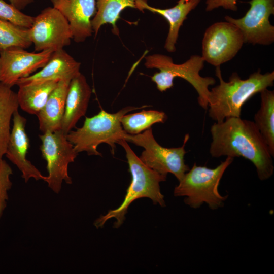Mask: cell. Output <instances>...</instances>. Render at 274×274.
Returning a JSON list of instances; mask_svg holds the SVG:
<instances>
[{
  "mask_svg": "<svg viewBox=\"0 0 274 274\" xmlns=\"http://www.w3.org/2000/svg\"><path fill=\"white\" fill-rule=\"evenodd\" d=\"M26 122V119L19 114L18 110L14 112L5 155L21 172L25 182L27 183L31 178L44 181L45 176L26 158L30 147V141L25 129Z\"/></svg>",
  "mask_w": 274,
  "mask_h": 274,
  "instance_id": "obj_13",
  "label": "cell"
},
{
  "mask_svg": "<svg viewBox=\"0 0 274 274\" xmlns=\"http://www.w3.org/2000/svg\"><path fill=\"white\" fill-rule=\"evenodd\" d=\"M189 139L186 134L181 147H163L156 141L150 127L138 134H127L126 141L144 149L139 158L146 165L163 175L172 174L179 181L190 169L184 160L185 146Z\"/></svg>",
  "mask_w": 274,
  "mask_h": 274,
  "instance_id": "obj_7",
  "label": "cell"
},
{
  "mask_svg": "<svg viewBox=\"0 0 274 274\" xmlns=\"http://www.w3.org/2000/svg\"><path fill=\"white\" fill-rule=\"evenodd\" d=\"M58 81L19 86L17 93L19 107L29 114L37 115L44 106Z\"/></svg>",
  "mask_w": 274,
  "mask_h": 274,
  "instance_id": "obj_19",
  "label": "cell"
},
{
  "mask_svg": "<svg viewBox=\"0 0 274 274\" xmlns=\"http://www.w3.org/2000/svg\"><path fill=\"white\" fill-rule=\"evenodd\" d=\"M118 144L125 151L131 181L121 204L115 209L109 211L95 221L94 225L97 228L102 227L108 220L113 218L116 219L114 227H119L125 219V216L130 204L140 198H149L154 204H158L162 207L165 206L164 196L160 191V183L165 181L167 176L146 165L126 141L121 140Z\"/></svg>",
  "mask_w": 274,
  "mask_h": 274,
  "instance_id": "obj_3",
  "label": "cell"
},
{
  "mask_svg": "<svg viewBox=\"0 0 274 274\" xmlns=\"http://www.w3.org/2000/svg\"><path fill=\"white\" fill-rule=\"evenodd\" d=\"M19 107L17 93L0 83V159L5 155L11 131V118Z\"/></svg>",
  "mask_w": 274,
  "mask_h": 274,
  "instance_id": "obj_22",
  "label": "cell"
},
{
  "mask_svg": "<svg viewBox=\"0 0 274 274\" xmlns=\"http://www.w3.org/2000/svg\"><path fill=\"white\" fill-rule=\"evenodd\" d=\"M204 60L201 56L192 55L182 64L174 63L173 59L168 56L154 54L145 57V65L148 68H157L159 72L152 77L157 88L164 92L174 85V80L176 77L181 78L189 83L198 94L199 105L204 110L208 109V101L210 94L209 87L216 83L211 77H203L199 74L204 67Z\"/></svg>",
  "mask_w": 274,
  "mask_h": 274,
  "instance_id": "obj_5",
  "label": "cell"
},
{
  "mask_svg": "<svg viewBox=\"0 0 274 274\" xmlns=\"http://www.w3.org/2000/svg\"><path fill=\"white\" fill-rule=\"evenodd\" d=\"M201 0H179L177 4L168 9H160L149 6L146 1L136 0V9L141 11L148 10L163 16L168 22L169 28L164 48L169 52L176 51L175 45L179 32L188 14L194 9Z\"/></svg>",
  "mask_w": 274,
  "mask_h": 274,
  "instance_id": "obj_17",
  "label": "cell"
},
{
  "mask_svg": "<svg viewBox=\"0 0 274 274\" xmlns=\"http://www.w3.org/2000/svg\"><path fill=\"white\" fill-rule=\"evenodd\" d=\"M237 0H207L206 10L211 11L219 7L235 11L237 10Z\"/></svg>",
  "mask_w": 274,
  "mask_h": 274,
  "instance_id": "obj_27",
  "label": "cell"
},
{
  "mask_svg": "<svg viewBox=\"0 0 274 274\" xmlns=\"http://www.w3.org/2000/svg\"><path fill=\"white\" fill-rule=\"evenodd\" d=\"M12 174V169L9 164L3 158L0 159V219L7 207L8 191L12 186L10 179Z\"/></svg>",
  "mask_w": 274,
  "mask_h": 274,
  "instance_id": "obj_26",
  "label": "cell"
},
{
  "mask_svg": "<svg viewBox=\"0 0 274 274\" xmlns=\"http://www.w3.org/2000/svg\"><path fill=\"white\" fill-rule=\"evenodd\" d=\"M167 118L166 114L157 110H142L141 112L125 114L121 119L124 130L129 134L140 133L157 123H164Z\"/></svg>",
  "mask_w": 274,
  "mask_h": 274,
  "instance_id": "obj_23",
  "label": "cell"
},
{
  "mask_svg": "<svg viewBox=\"0 0 274 274\" xmlns=\"http://www.w3.org/2000/svg\"><path fill=\"white\" fill-rule=\"evenodd\" d=\"M244 44L243 35L234 24H213L206 30L202 42V57L217 67L232 59Z\"/></svg>",
  "mask_w": 274,
  "mask_h": 274,
  "instance_id": "obj_10",
  "label": "cell"
},
{
  "mask_svg": "<svg viewBox=\"0 0 274 274\" xmlns=\"http://www.w3.org/2000/svg\"><path fill=\"white\" fill-rule=\"evenodd\" d=\"M220 66L215 70L219 84L210 91L208 101L209 116L215 122H222L229 117H241L242 107L246 101L273 85V71L263 74L259 70L244 80L233 72L229 81L226 82Z\"/></svg>",
  "mask_w": 274,
  "mask_h": 274,
  "instance_id": "obj_2",
  "label": "cell"
},
{
  "mask_svg": "<svg viewBox=\"0 0 274 274\" xmlns=\"http://www.w3.org/2000/svg\"><path fill=\"white\" fill-rule=\"evenodd\" d=\"M233 160L227 157L214 168L198 166L194 163L175 187L174 196L185 197V203L193 209L204 203L212 210L223 207L228 196L221 195L218 187L224 173Z\"/></svg>",
  "mask_w": 274,
  "mask_h": 274,
  "instance_id": "obj_6",
  "label": "cell"
},
{
  "mask_svg": "<svg viewBox=\"0 0 274 274\" xmlns=\"http://www.w3.org/2000/svg\"><path fill=\"white\" fill-rule=\"evenodd\" d=\"M147 107L149 106H128L115 113L101 109L91 117H86L83 126L76 130H71L66 134V138L78 153L85 151L89 155L101 156L97 147L101 143H106L110 145L114 154L115 144L121 140L126 141L127 135L121 123L122 117L129 112Z\"/></svg>",
  "mask_w": 274,
  "mask_h": 274,
  "instance_id": "obj_4",
  "label": "cell"
},
{
  "mask_svg": "<svg viewBox=\"0 0 274 274\" xmlns=\"http://www.w3.org/2000/svg\"><path fill=\"white\" fill-rule=\"evenodd\" d=\"M52 7L67 20L73 39L84 42L92 35V17L96 12V0H50Z\"/></svg>",
  "mask_w": 274,
  "mask_h": 274,
  "instance_id": "obj_14",
  "label": "cell"
},
{
  "mask_svg": "<svg viewBox=\"0 0 274 274\" xmlns=\"http://www.w3.org/2000/svg\"><path fill=\"white\" fill-rule=\"evenodd\" d=\"M147 1V0H145ZM136 0H96V12L91 20V26L95 36L104 24L109 23L113 32L118 35L116 22L121 12L127 7L136 9Z\"/></svg>",
  "mask_w": 274,
  "mask_h": 274,
  "instance_id": "obj_21",
  "label": "cell"
},
{
  "mask_svg": "<svg viewBox=\"0 0 274 274\" xmlns=\"http://www.w3.org/2000/svg\"><path fill=\"white\" fill-rule=\"evenodd\" d=\"M51 50L29 52L20 47L0 51V83L12 87L21 78L42 68L52 53Z\"/></svg>",
  "mask_w": 274,
  "mask_h": 274,
  "instance_id": "obj_12",
  "label": "cell"
},
{
  "mask_svg": "<svg viewBox=\"0 0 274 274\" xmlns=\"http://www.w3.org/2000/svg\"><path fill=\"white\" fill-rule=\"evenodd\" d=\"M12 4L17 9L21 11L28 5L33 2L34 0H9Z\"/></svg>",
  "mask_w": 274,
  "mask_h": 274,
  "instance_id": "obj_28",
  "label": "cell"
},
{
  "mask_svg": "<svg viewBox=\"0 0 274 274\" xmlns=\"http://www.w3.org/2000/svg\"><path fill=\"white\" fill-rule=\"evenodd\" d=\"M91 93L92 90L85 77L81 73L71 81L61 129L66 135L85 116Z\"/></svg>",
  "mask_w": 274,
  "mask_h": 274,
  "instance_id": "obj_16",
  "label": "cell"
},
{
  "mask_svg": "<svg viewBox=\"0 0 274 274\" xmlns=\"http://www.w3.org/2000/svg\"><path fill=\"white\" fill-rule=\"evenodd\" d=\"M250 7L242 18L226 16V21L235 25L241 30L244 43L269 45L274 42V26L269 17L274 14V0H251Z\"/></svg>",
  "mask_w": 274,
  "mask_h": 274,
  "instance_id": "obj_11",
  "label": "cell"
},
{
  "mask_svg": "<svg viewBox=\"0 0 274 274\" xmlns=\"http://www.w3.org/2000/svg\"><path fill=\"white\" fill-rule=\"evenodd\" d=\"M81 63L76 61L64 49L54 51L46 64L39 72L21 78L18 86L49 81L72 79L80 73Z\"/></svg>",
  "mask_w": 274,
  "mask_h": 274,
  "instance_id": "obj_15",
  "label": "cell"
},
{
  "mask_svg": "<svg viewBox=\"0 0 274 274\" xmlns=\"http://www.w3.org/2000/svg\"><path fill=\"white\" fill-rule=\"evenodd\" d=\"M71 81L61 80L58 81L44 106L37 115L39 129L42 133L61 129L66 98Z\"/></svg>",
  "mask_w": 274,
  "mask_h": 274,
  "instance_id": "obj_18",
  "label": "cell"
},
{
  "mask_svg": "<svg viewBox=\"0 0 274 274\" xmlns=\"http://www.w3.org/2000/svg\"><path fill=\"white\" fill-rule=\"evenodd\" d=\"M41 141L40 150L47 162L48 176L44 181L54 193L58 194L63 181L71 184L72 180L68 173L70 163L74 162L78 153L61 130L46 131L39 135Z\"/></svg>",
  "mask_w": 274,
  "mask_h": 274,
  "instance_id": "obj_8",
  "label": "cell"
},
{
  "mask_svg": "<svg viewBox=\"0 0 274 274\" xmlns=\"http://www.w3.org/2000/svg\"><path fill=\"white\" fill-rule=\"evenodd\" d=\"M0 18L29 29L32 25L34 17L25 14L12 4L0 0Z\"/></svg>",
  "mask_w": 274,
  "mask_h": 274,
  "instance_id": "obj_25",
  "label": "cell"
},
{
  "mask_svg": "<svg viewBox=\"0 0 274 274\" xmlns=\"http://www.w3.org/2000/svg\"><path fill=\"white\" fill-rule=\"evenodd\" d=\"M261 104L254 122L274 156V92L265 89L260 92Z\"/></svg>",
  "mask_w": 274,
  "mask_h": 274,
  "instance_id": "obj_20",
  "label": "cell"
},
{
  "mask_svg": "<svg viewBox=\"0 0 274 274\" xmlns=\"http://www.w3.org/2000/svg\"><path fill=\"white\" fill-rule=\"evenodd\" d=\"M29 29L0 18V51L12 47L29 48Z\"/></svg>",
  "mask_w": 274,
  "mask_h": 274,
  "instance_id": "obj_24",
  "label": "cell"
},
{
  "mask_svg": "<svg viewBox=\"0 0 274 274\" xmlns=\"http://www.w3.org/2000/svg\"><path fill=\"white\" fill-rule=\"evenodd\" d=\"M212 157H242L251 162L261 181L273 174V157L254 121L229 117L215 122L210 129Z\"/></svg>",
  "mask_w": 274,
  "mask_h": 274,
  "instance_id": "obj_1",
  "label": "cell"
},
{
  "mask_svg": "<svg viewBox=\"0 0 274 274\" xmlns=\"http://www.w3.org/2000/svg\"><path fill=\"white\" fill-rule=\"evenodd\" d=\"M29 29V38L35 52L63 49L73 39L70 24L57 9L48 7L34 17Z\"/></svg>",
  "mask_w": 274,
  "mask_h": 274,
  "instance_id": "obj_9",
  "label": "cell"
}]
</instances>
